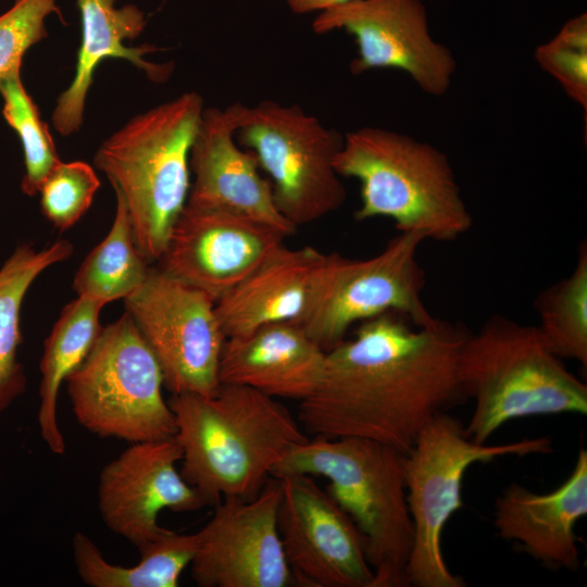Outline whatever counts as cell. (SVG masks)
Returning a JSON list of instances; mask_svg holds the SVG:
<instances>
[{
    "mask_svg": "<svg viewBox=\"0 0 587 587\" xmlns=\"http://www.w3.org/2000/svg\"><path fill=\"white\" fill-rule=\"evenodd\" d=\"M73 246L57 240L37 250L22 243L0 267V412L25 388V375L17 361L21 344L20 314L23 300L36 278L50 266L71 257Z\"/></svg>",
    "mask_w": 587,
    "mask_h": 587,
    "instance_id": "cell-23",
    "label": "cell"
},
{
    "mask_svg": "<svg viewBox=\"0 0 587 587\" xmlns=\"http://www.w3.org/2000/svg\"><path fill=\"white\" fill-rule=\"evenodd\" d=\"M464 398L474 403L464 430L477 442L512 420L587 414V385L566 369L537 326L502 315L466 335L458 358Z\"/></svg>",
    "mask_w": 587,
    "mask_h": 587,
    "instance_id": "cell-3",
    "label": "cell"
},
{
    "mask_svg": "<svg viewBox=\"0 0 587 587\" xmlns=\"http://www.w3.org/2000/svg\"><path fill=\"white\" fill-rule=\"evenodd\" d=\"M124 302L160 364L164 387L172 395L213 396L227 338L215 301L157 267Z\"/></svg>",
    "mask_w": 587,
    "mask_h": 587,
    "instance_id": "cell-11",
    "label": "cell"
},
{
    "mask_svg": "<svg viewBox=\"0 0 587 587\" xmlns=\"http://www.w3.org/2000/svg\"><path fill=\"white\" fill-rule=\"evenodd\" d=\"M326 351L299 324L261 326L225 340L220 385H240L278 399L302 401L319 388Z\"/></svg>",
    "mask_w": 587,
    "mask_h": 587,
    "instance_id": "cell-19",
    "label": "cell"
},
{
    "mask_svg": "<svg viewBox=\"0 0 587 587\" xmlns=\"http://www.w3.org/2000/svg\"><path fill=\"white\" fill-rule=\"evenodd\" d=\"M312 28L320 35L345 30L354 38L353 75L399 70L434 97L445 95L451 86L457 61L430 35L423 0H353L319 13Z\"/></svg>",
    "mask_w": 587,
    "mask_h": 587,
    "instance_id": "cell-12",
    "label": "cell"
},
{
    "mask_svg": "<svg viewBox=\"0 0 587 587\" xmlns=\"http://www.w3.org/2000/svg\"><path fill=\"white\" fill-rule=\"evenodd\" d=\"M72 544L77 574L90 587H177L182 573L195 557L198 536L168 529L139 550L141 559L134 566L108 562L83 533L77 532Z\"/></svg>",
    "mask_w": 587,
    "mask_h": 587,
    "instance_id": "cell-24",
    "label": "cell"
},
{
    "mask_svg": "<svg viewBox=\"0 0 587 587\" xmlns=\"http://www.w3.org/2000/svg\"><path fill=\"white\" fill-rule=\"evenodd\" d=\"M116 195L112 226L77 270L73 289L78 297L102 302L125 299L147 279L150 268L140 251L123 199Z\"/></svg>",
    "mask_w": 587,
    "mask_h": 587,
    "instance_id": "cell-25",
    "label": "cell"
},
{
    "mask_svg": "<svg viewBox=\"0 0 587 587\" xmlns=\"http://www.w3.org/2000/svg\"><path fill=\"white\" fill-rule=\"evenodd\" d=\"M587 514V451L582 448L572 472L552 491L534 492L512 483L495 501L497 535L552 570L579 566L577 522Z\"/></svg>",
    "mask_w": 587,
    "mask_h": 587,
    "instance_id": "cell-18",
    "label": "cell"
},
{
    "mask_svg": "<svg viewBox=\"0 0 587 587\" xmlns=\"http://www.w3.org/2000/svg\"><path fill=\"white\" fill-rule=\"evenodd\" d=\"M290 10L297 14H305L313 11L327 9L353 1V0H286Z\"/></svg>",
    "mask_w": 587,
    "mask_h": 587,
    "instance_id": "cell-31",
    "label": "cell"
},
{
    "mask_svg": "<svg viewBox=\"0 0 587 587\" xmlns=\"http://www.w3.org/2000/svg\"><path fill=\"white\" fill-rule=\"evenodd\" d=\"M537 64L562 88L565 95L587 110V14L566 21L534 53Z\"/></svg>",
    "mask_w": 587,
    "mask_h": 587,
    "instance_id": "cell-28",
    "label": "cell"
},
{
    "mask_svg": "<svg viewBox=\"0 0 587 587\" xmlns=\"http://www.w3.org/2000/svg\"><path fill=\"white\" fill-rule=\"evenodd\" d=\"M425 238L398 232L377 254L352 259L324 254L309 311L300 324L325 351L349 329L387 312L404 315L416 326L436 322L423 300L425 271L417 253Z\"/></svg>",
    "mask_w": 587,
    "mask_h": 587,
    "instance_id": "cell-10",
    "label": "cell"
},
{
    "mask_svg": "<svg viewBox=\"0 0 587 587\" xmlns=\"http://www.w3.org/2000/svg\"><path fill=\"white\" fill-rule=\"evenodd\" d=\"M277 478L278 532L296 586L373 587L365 539L344 509L313 476Z\"/></svg>",
    "mask_w": 587,
    "mask_h": 587,
    "instance_id": "cell-13",
    "label": "cell"
},
{
    "mask_svg": "<svg viewBox=\"0 0 587 587\" xmlns=\"http://www.w3.org/2000/svg\"><path fill=\"white\" fill-rule=\"evenodd\" d=\"M21 68L13 70L0 82V95L3 99V117L17 133L23 147L25 174L21 189L26 196L34 197L61 160L47 124L25 89Z\"/></svg>",
    "mask_w": 587,
    "mask_h": 587,
    "instance_id": "cell-27",
    "label": "cell"
},
{
    "mask_svg": "<svg viewBox=\"0 0 587 587\" xmlns=\"http://www.w3.org/2000/svg\"><path fill=\"white\" fill-rule=\"evenodd\" d=\"M182 455L175 436L132 442L100 472L97 496L102 521L138 550L168 530L158 524L162 510L190 512L205 505L176 470Z\"/></svg>",
    "mask_w": 587,
    "mask_h": 587,
    "instance_id": "cell-16",
    "label": "cell"
},
{
    "mask_svg": "<svg viewBox=\"0 0 587 587\" xmlns=\"http://www.w3.org/2000/svg\"><path fill=\"white\" fill-rule=\"evenodd\" d=\"M469 332L440 319L416 326L397 312L360 323L352 338L326 351L319 388L300 401L303 432L367 438L408 453L435 415L465 399L458 358Z\"/></svg>",
    "mask_w": 587,
    "mask_h": 587,
    "instance_id": "cell-1",
    "label": "cell"
},
{
    "mask_svg": "<svg viewBox=\"0 0 587 587\" xmlns=\"http://www.w3.org/2000/svg\"><path fill=\"white\" fill-rule=\"evenodd\" d=\"M239 146L253 152L272 183L275 204L294 226L338 210L347 198L335 159L344 136L296 104L263 100L229 105Z\"/></svg>",
    "mask_w": 587,
    "mask_h": 587,
    "instance_id": "cell-9",
    "label": "cell"
},
{
    "mask_svg": "<svg viewBox=\"0 0 587 587\" xmlns=\"http://www.w3.org/2000/svg\"><path fill=\"white\" fill-rule=\"evenodd\" d=\"M103 307L102 302L77 296L64 307L45 341L37 420L42 440L55 454L65 452L57 415L60 387L95 345L102 328L99 315Z\"/></svg>",
    "mask_w": 587,
    "mask_h": 587,
    "instance_id": "cell-22",
    "label": "cell"
},
{
    "mask_svg": "<svg viewBox=\"0 0 587 587\" xmlns=\"http://www.w3.org/2000/svg\"><path fill=\"white\" fill-rule=\"evenodd\" d=\"M100 180L86 162H59L39 189L40 209L58 229L75 225L90 208Z\"/></svg>",
    "mask_w": 587,
    "mask_h": 587,
    "instance_id": "cell-29",
    "label": "cell"
},
{
    "mask_svg": "<svg viewBox=\"0 0 587 587\" xmlns=\"http://www.w3.org/2000/svg\"><path fill=\"white\" fill-rule=\"evenodd\" d=\"M405 453L361 437H313L292 447L272 477L305 474L327 479L326 491L365 539L373 587H404L413 545L404 479Z\"/></svg>",
    "mask_w": 587,
    "mask_h": 587,
    "instance_id": "cell-6",
    "label": "cell"
},
{
    "mask_svg": "<svg viewBox=\"0 0 587 587\" xmlns=\"http://www.w3.org/2000/svg\"><path fill=\"white\" fill-rule=\"evenodd\" d=\"M278 478L268 477L249 499L225 498L197 532L191 576L200 587L296 586L283 549L277 513Z\"/></svg>",
    "mask_w": 587,
    "mask_h": 587,
    "instance_id": "cell-14",
    "label": "cell"
},
{
    "mask_svg": "<svg viewBox=\"0 0 587 587\" xmlns=\"http://www.w3.org/2000/svg\"><path fill=\"white\" fill-rule=\"evenodd\" d=\"M167 402L180 475L205 505L255 497L280 459L309 439L282 402L250 387L223 384L213 396L178 394Z\"/></svg>",
    "mask_w": 587,
    "mask_h": 587,
    "instance_id": "cell-2",
    "label": "cell"
},
{
    "mask_svg": "<svg viewBox=\"0 0 587 587\" xmlns=\"http://www.w3.org/2000/svg\"><path fill=\"white\" fill-rule=\"evenodd\" d=\"M340 177L360 183L358 221L390 218L398 232L451 242L473 226L448 157L407 134L363 126L344 136Z\"/></svg>",
    "mask_w": 587,
    "mask_h": 587,
    "instance_id": "cell-4",
    "label": "cell"
},
{
    "mask_svg": "<svg viewBox=\"0 0 587 587\" xmlns=\"http://www.w3.org/2000/svg\"><path fill=\"white\" fill-rule=\"evenodd\" d=\"M285 238L248 217L186 203L158 260L159 268L216 302L283 246Z\"/></svg>",
    "mask_w": 587,
    "mask_h": 587,
    "instance_id": "cell-15",
    "label": "cell"
},
{
    "mask_svg": "<svg viewBox=\"0 0 587 587\" xmlns=\"http://www.w3.org/2000/svg\"><path fill=\"white\" fill-rule=\"evenodd\" d=\"M53 13L62 20L55 0H15L0 15V82L22 67L25 52L48 36L45 21Z\"/></svg>",
    "mask_w": 587,
    "mask_h": 587,
    "instance_id": "cell-30",
    "label": "cell"
},
{
    "mask_svg": "<svg viewBox=\"0 0 587 587\" xmlns=\"http://www.w3.org/2000/svg\"><path fill=\"white\" fill-rule=\"evenodd\" d=\"M552 450V440L547 436L477 444L466 436L459 420L447 412L435 415L404 457L407 501L414 530L405 570L408 586H466L448 569L441 539L446 524L463 505V478L471 465L504 457L548 454Z\"/></svg>",
    "mask_w": 587,
    "mask_h": 587,
    "instance_id": "cell-7",
    "label": "cell"
},
{
    "mask_svg": "<svg viewBox=\"0 0 587 587\" xmlns=\"http://www.w3.org/2000/svg\"><path fill=\"white\" fill-rule=\"evenodd\" d=\"M117 0H77L82 18V42L75 75L59 96L52 124L61 136L76 133L84 121L86 97L95 71L108 58L124 59L146 73L154 83H164L173 72L172 63H154L143 57L157 50L143 45L127 47L125 40L138 37L146 25L143 12L134 4L116 8Z\"/></svg>",
    "mask_w": 587,
    "mask_h": 587,
    "instance_id": "cell-21",
    "label": "cell"
},
{
    "mask_svg": "<svg viewBox=\"0 0 587 587\" xmlns=\"http://www.w3.org/2000/svg\"><path fill=\"white\" fill-rule=\"evenodd\" d=\"M537 325L549 348L562 360L587 366V243L580 241L573 271L536 298Z\"/></svg>",
    "mask_w": 587,
    "mask_h": 587,
    "instance_id": "cell-26",
    "label": "cell"
},
{
    "mask_svg": "<svg viewBox=\"0 0 587 587\" xmlns=\"http://www.w3.org/2000/svg\"><path fill=\"white\" fill-rule=\"evenodd\" d=\"M66 382L77 421L100 437L140 442L176 434L160 364L127 312L101 328Z\"/></svg>",
    "mask_w": 587,
    "mask_h": 587,
    "instance_id": "cell-8",
    "label": "cell"
},
{
    "mask_svg": "<svg viewBox=\"0 0 587 587\" xmlns=\"http://www.w3.org/2000/svg\"><path fill=\"white\" fill-rule=\"evenodd\" d=\"M230 107L204 108L189 157L193 183L187 204L223 210L265 224L283 236L297 227L278 211L272 183L261 174L252 151L235 138Z\"/></svg>",
    "mask_w": 587,
    "mask_h": 587,
    "instance_id": "cell-17",
    "label": "cell"
},
{
    "mask_svg": "<svg viewBox=\"0 0 587 587\" xmlns=\"http://www.w3.org/2000/svg\"><path fill=\"white\" fill-rule=\"evenodd\" d=\"M324 253L284 245L215 302L226 337L277 323L301 324L313 297Z\"/></svg>",
    "mask_w": 587,
    "mask_h": 587,
    "instance_id": "cell-20",
    "label": "cell"
},
{
    "mask_svg": "<svg viewBox=\"0 0 587 587\" xmlns=\"http://www.w3.org/2000/svg\"><path fill=\"white\" fill-rule=\"evenodd\" d=\"M204 110L195 91L132 117L96 151L148 261L162 255L190 190V149Z\"/></svg>",
    "mask_w": 587,
    "mask_h": 587,
    "instance_id": "cell-5",
    "label": "cell"
}]
</instances>
